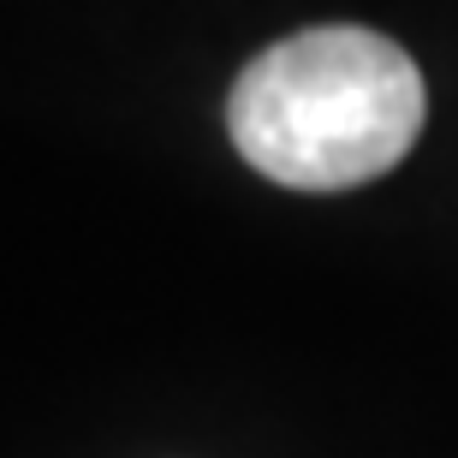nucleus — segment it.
<instances>
[{
    "instance_id": "1",
    "label": "nucleus",
    "mask_w": 458,
    "mask_h": 458,
    "mask_svg": "<svg viewBox=\"0 0 458 458\" xmlns=\"http://www.w3.org/2000/svg\"><path fill=\"white\" fill-rule=\"evenodd\" d=\"M423 114L417 60L363 24L292 30L256 54L226 96L233 149L292 191H352L393 173Z\"/></svg>"
}]
</instances>
